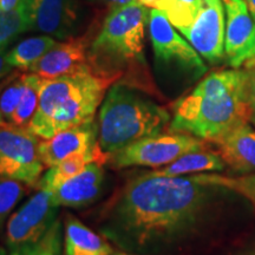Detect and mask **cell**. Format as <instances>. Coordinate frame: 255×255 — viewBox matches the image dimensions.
Instances as JSON below:
<instances>
[{"instance_id": "1", "label": "cell", "mask_w": 255, "mask_h": 255, "mask_svg": "<svg viewBox=\"0 0 255 255\" xmlns=\"http://www.w3.org/2000/svg\"><path fill=\"white\" fill-rule=\"evenodd\" d=\"M220 190L202 174L167 177L144 173L110 201L100 233L127 253L148 255L194 234Z\"/></svg>"}, {"instance_id": "2", "label": "cell", "mask_w": 255, "mask_h": 255, "mask_svg": "<svg viewBox=\"0 0 255 255\" xmlns=\"http://www.w3.org/2000/svg\"><path fill=\"white\" fill-rule=\"evenodd\" d=\"M148 18V8L139 2L110 11L89 47L92 73L114 84L157 95L144 56Z\"/></svg>"}, {"instance_id": "3", "label": "cell", "mask_w": 255, "mask_h": 255, "mask_svg": "<svg viewBox=\"0 0 255 255\" xmlns=\"http://www.w3.org/2000/svg\"><path fill=\"white\" fill-rule=\"evenodd\" d=\"M168 131L187 133L213 143L233 128L248 122L245 70L209 73L189 94L171 105Z\"/></svg>"}, {"instance_id": "4", "label": "cell", "mask_w": 255, "mask_h": 255, "mask_svg": "<svg viewBox=\"0 0 255 255\" xmlns=\"http://www.w3.org/2000/svg\"><path fill=\"white\" fill-rule=\"evenodd\" d=\"M114 83L89 69L41 82L39 103L27 131L49 139L63 130L94 121Z\"/></svg>"}, {"instance_id": "5", "label": "cell", "mask_w": 255, "mask_h": 255, "mask_svg": "<svg viewBox=\"0 0 255 255\" xmlns=\"http://www.w3.org/2000/svg\"><path fill=\"white\" fill-rule=\"evenodd\" d=\"M171 115L144 92L113 84L98 115V144L108 156L169 128Z\"/></svg>"}, {"instance_id": "6", "label": "cell", "mask_w": 255, "mask_h": 255, "mask_svg": "<svg viewBox=\"0 0 255 255\" xmlns=\"http://www.w3.org/2000/svg\"><path fill=\"white\" fill-rule=\"evenodd\" d=\"M205 141L187 133L162 132L145 137L109 156V164L115 169L130 167L161 168L170 164L187 152L203 150Z\"/></svg>"}, {"instance_id": "7", "label": "cell", "mask_w": 255, "mask_h": 255, "mask_svg": "<svg viewBox=\"0 0 255 255\" xmlns=\"http://www.w3.org/2000/svg\"><path fill=\"white\" fill-rule=\"evenodd\" d=\"M38 143L27 130L0 127V177L36 186L44 169Z\"/></svg>"}, {"instance_id": "8", "label": "cell", "mask_w": 255, "mask_h": 255, "mask_svg": "<svg viewBox=\"0 0 255 255\" xmlns=\"http://www.w3.org/2000/svg\"><path fill=\"white\" fill-rule=\"evenodd\" d=\"M149 36L156 62L165 65H177L193 72L195 77L203 75L207 66L189 41L177 33L163 12L151 8L148 18Z\"/></svg>"}, {"instance_id": "9", "label": "cell", "mask_w": 255, "mask_h": 255, "mask_svg": "<svg viewBox=\"0 0 255 255\" xmlns=\"http://www.w3.org/2000/svg\"><path fill=\"white\" fill-rule=\"evenodd\" d=\"M58 208L53 205L51 191L34 194L6 223L7 250L39 241L58 220Z\"/></svg>"}, {"instance_id": "10", "label": "cell", "mask_w": 255, "mask_h": 255, "mask_svg": "<svg viewBox=\"0 0 255 255\" xmlns=\"http://www.w3.org/2000/svg\"><path fill=\"white\" fill-rule=\"evenodd\" d=\"M28 31L40 32L62 40L77 37L83 21L78 0H23Z\"/></svg>"}, {"instance_id": "11", "label": "cell", "mask_w": 255, "mask_h": 255, "mask_svg": "<svg viewBox=\"0 0 255 255\" xmlns=\"http://www.w3.org/2000/svg\"><path fill=\"white\" fill-rule=\"evenodd\" d=\"M225 6L221 0H200L195 19L180 30L197 53L207 62L225 59Z\"/></svg>"}, {"instance_id": "12", "label": "cell", "mask_w": 255, "mask_h": 255, "mask_svg": "<svg viewBox=\"0 0 255 255\" xmlns=\"http://www.w3.org/2000/svg\"><path fill=\"white\" fill-rule=\"evenodd\" d=\"M225 59L233 69H240L255 58V21L245 0H225Z\"/></svg>"}, {"instance_id": "13", "label": "cell", "mask_w": 255, "mask_h": 255, "mask_svg": "<svg viewBox=\"0 0 255 255\" xmlns=\"http://www.w3.org/2000/svg\"><path fill=\"white\" fill-rule=\"evenodd\" d=\"M95 27L85 32L83 36L58 41L49 52L45 53L28 72L36 73L44 79H52L89 69L88 51L95 37Z\"/></svg>"}, {"instance_id": "14", "label": "cell", "mask_w": 255, "mask_h": 255, "mask_svg": "<svg viewBox=\"0 0 255 255\" xmlns=\"http://www.w3.org/2000/svg\"><path fill=\"white\" fill-rule=\"evenodd\" d=\"M98 143V124L95 121L63 130L38 143V155L44 167L51 168L77 152L88 151Z\"/></svg>"}, {"instance_id": "15", "label": "cell", "mask_w": 255, "mask_h": 255, "mask_svg": "<svg viewBox=\"0 0 255 255\" xmlns=\"http://www.w3.org/2000/svg\"><path fill=\"white\" fill-rule=\"evenodd\" d=\"M102 165L97 162L89 163L81 173L51 191L53 205L79 208L97 200L105 184V171Z\"/></svg>"}, {"instance_id": "16", "label": "cell", "mask_w": 255, "mask_h": 255, "mask_svg": "<svg viewBox=\"0 0 255 255\" xmlns=\"http://www.w3.org/2000/svg\"><path fill=\"white\" fill-rule=\"evenodd\" d=\"M226 167L240 175L255 173V129L241 123L213 143Z\"/></svg>"}, {"instance_id": "17", "label": "cell", "mask_w": 255, "mask_h": 255, "mask_svg": "<svg viewBox=\"0 0 255 255\" xmlns=\"http://www.w3.org/2000/svg\"><path fill=\"white\" fill-rule=\"evenodd\" d=\"M108 159H109V156L102 150L100 144L97 143L94 148L89 149L88 151L73 154L63 159L58 164L51 167L39 178L34 188L39 190L53 191L65 181L81 173L89 163L97 162V163L104 164L107 163Z\"/></svg>"}, {"instance_id": "18", "label": "cell", "mask_w": 255, "mask_h": 255, "mask_svg": "<svg viewBox=\"0 0 255 255\" xmlns=\"http://www.w3.org/2000/svg\"><path fill=\"white\" fill-rule=\"evenodd\" d=\"M113 247L104 237L96 234L75 216L65 219L64 255H111Z\"/></svg>"}, {"instance_id": "19", "label": "cell", "mask_w": 255, "mask_h": 255, "mask_svg": "<svg viewBox=\"0 0 255 255\" xmlns=\"http://www.w3.org/2000/svg\"><path fill=\"white\" fill-rule=\"evenodd\" d=\"M225 162L218 152L207 151L206 149H203V150L187 152L170 164L154 169L146 174L150 176L175 177L200 174L205 171H222L225 170Z\"/></svg>"}, {"instance_id": "20", "label": "cell", "mask_w": 255, "mask_h": 255, "mask_svg": "<svg viewBox=\"0 0 255 255\" xmlns=\"http://www.w3.org/2000/svg\"><path fill=\"white\" fill-rule=\"evenodd\" d=\"M58 43L53 37L38 36L21 40L6 55V59L13 69L28 71L33 64Z\"/></svg>"}, {"instance_id": "21", "label": "cell", "mask_w": 255, "mask_h": 255, "mask_svg": "<svg viewBox=\"0 0 255 255\" xmlns=\"http://www.w3.org/2000/svg\"><path fill=\"white\" fill-rule=\"evenodd\" d=\"M41 82H43V78L36 73H24V92L20 103L12 117V128L27 130L39 103Z\"/></svg>"}, {"instance_id": "22", "label": "cell", "mask_w": 255, "mask_h": 255, "mask_svg": "<svg viewBox=\"0 0 255 255\" xmlns=\"http://www.w3.org/2000/svg\"><path fill=\"white\" fill-rule=\"evenodd\" d=\"M200 0H159L157 7L178 31L189 26L195 19Z\"/></svg>"}, {"instance_id": "23", "label": "cell", "mask_w": 255, "mask_h": 255, "mask_svg": "<svg viewBox=\"0 0 255 255\" xmlns=\"http://www.w3.org/2000/svg\"><path fill=\"white\" fill-rule=\"evenodd\" d=\"M28 31V20L23 0L15 7L0 12V46L7 47L14 38Z\"/></svg>"}, {"instance_id": "24", "label": "cell", "mask_w": 255, "mask_h": 255, "mask_svg": "<svg viewBox=\"0 0 255 255\" xmlns=\"http://www.w3.org/2000/svg\"><path fill=\"white\" fill-rule=\"evenodd\" d=\"M206 182L220 187L225 190L233 191L247 201L255 208V173L232 177L219 174H202Z\"/></svg>"}, {"instance_id": "25", "label": "cell", "mask_w": 255, "mask_h": 255, "mask_svg": "<svg viewBox=\"0 0 255 255\" xmlns=\"http://www.w3.org/2000/svg\"><path fill=\"white\" fill-rule=\"evenodd\" d=\"M62 248V223L57 220L49 232L34 244L8 251V255H59Z\"/></svg>"}, {"instance_id": "26", "label": "cell", "mask_w": 255, "mask_h": 255, "mask_svg": "<svg viewBox=\"0 0 255 255\" xmlns=\"http://www.w3.org/2000/svg\"><path fill=\"white\" fill-rule=\"evenodd\" d=\"M24 92V73L20 70L13 72L12 78L2 89L0 94V115H1L4 122L7 127L12 128L11 121L12 117L17 110L19 103H20L21 96Z\"/></svg>"}, {"instance_id": "27", "label": "cell", "mask_w": 255, "mask_h": 255, "mask_svg": "<svg viewBox=\"0 0 255 255\" xmlns=\"http://www.w3.org/2000/svg\"><path fill=\"white\" fill-rule=\"evenodd\" d=\"M26 193L25 183L11 178L0 177V232L5 220Z\"/></svg>"}, {"instance_id": "28", "label": "cell", "mask_w": 255, "mask_h": 255, "mask_svg": "<svg viewBox=\"0 0 255 255\" xmlns=\"http://www.w3.org/2000/svg\"><path fill=\"white\" fill-rule=\"evenodd\" d=\"M244 70L248 122L255 128V62H247L245 64Z\"/></svg>"}, {"instance_id": "29", "label": "cell", "mask_w": 255, "mask_h": 255, "mask_svg": "<svg viewBox=\"0 0 255 255\" xmlns=\"http://www.w3.org/2000/svg\"><path fill=\"white\" fill-rule=\"evenodd\" d=\"M91 2L95 4L105 6L109 11H113L115 8L123 7L127 5H132V4H138V0H90ZM141 4V2H139Z\"/></svg>"}, {"instance_id": "30", "label": "cell", "mask_w": 255, "mask_h": 255, "mask_svg": "<svg viewBox=\"0 0 255 255\" xmlns=\"http://www.w3.org/2000/svg\"><path fill=\"white\" fill-rule=\"evenodd\" d=\"M6 55H7L6 49L0 50V81H2L13 72V68L9 65L7 59H6Z\"/></svg>"}, {"instance_id": "31", "label": "cell", "mask_w": 255, "mask_h": 255, "mask_svg": "<svg viewBox=\"0 0 255 255\" xmlns=\"http://www.w3.org/2000/svg\"><path fill=\"white\" fill-rule=\"evenodd\" d=\"M19 0H0V12H6L17 6Z\"/></svg>"}, {"instance_id": "32", "label": "cell", "mask_w": 255, "mask_h": 255, "mask_svg": "<svg viewBox=\"0 0 255 255\" xmlns=\"http://www.w3.org/2000/svg\"><path fill=\"white\" fill-rule=\"evenodd\" d=\"M14 72V71H13ZM13 72L11 73V75L9 76H7V77L6 78H4L2 79V81H0V94H1V91H2V89H4L5 87H6V84H7V83L9 82V79L12 78V75H13ZM0 127H5V128H9V127H7V124H6L5 122H4V120H2V117H1V115H0Z\"/></svg>"}, {"instance_id": "33", "label": "cell", "mask_w": 255, "mask_h": 255, "mask_svg": "<svg viewBox=\"0 0 255 255\" xmlns=\"http://www.w3.org/2000/svg\"><path fill=\"white\" fill-rule=\"evenodd\" d=\"M245 2H246L247 8L248 11H250L252 18H253L255 21V0H245Z\"/></svg>"}, {"instance_id": "34", "label": "cell", "mask_w": 255, "mask_h": 255, "mask_svg": "<svg viewBox=\"0 0 255 255\" xmlns=\"http://www.w3.org/2000/svg\"><path fill=\"white\" fill-rule=\"evenodd\" d=\"M142 5L146 6V7H150V8H156L157 7L159 0H138Z\"/></svg>"}, {"instance_id": "35", "label": "cell", "mask_w": 255, "mask_h": 255, "mask_svg": "<svg viewBox=\"0 0 255 255\" xmlns=\"http://www.w3.org/2000/svg\"><path fill=\"white\" fill-rule=\"evenodd\" d=\"M0 255H8V251L2 246H0Z\"/></svg>"}, {"instance_id": "36", "label": "cell", "mask_w": 255, "mask_h": 255, "mask_svg": "<svg viewBox=\"0 0 255 255\" xmlns=\"http://www.w3.org/2000/svg\"><path fill=\"white\" fill-rule=\"evenodd\" d=\"M111 255H146V254H133V253H127V252H122V253H115Z\"/></svg>"}, {"instance_id": "37", "label": "cell", "mask_w": 255, "mask_h": 255, "mask_svg": "<svg viewBox=\"0 0 255 255\" xmlns=\"http://www.w3.org/2000/svg\"><path fill=\"white\" fill-rule=\"evenodd\" d=\"M245 255H255V251L250 252V253H247V254H245Z\"/></svg>"}, {"instance_id": "38", "label": "cell", "mask_w": 255, "mask_h": 255, "mask_svg": "<svg viewBox=\"0 0 255 255\" xmlns=\"http://www.w3.org/2000/svg\"><path fill=\"white\" fill-rule=\"evenodd\" d=\"M6 49V47H1V46H0V50H5Z\"/></svg>"}, {"instance_id": "39", "label": "cell", "mask_w": 255, "mask_h": 255, "mask_svg": "<svg viewBox=\"0 0 255 255\" xmlns=\"http://www.w3.org/2000/svg\"><path fill=\"white\" fill-rule=\"evenodd\" d=\"M250 62H255V58H253V59H251Z\"/></svg>"}, {"instance_id": "40", "label": "cell", "mask_w": 255, "mask_h": 255, "mask_svg": "<svg viewBox=\"0 0 255 255\" xmlns=\"http://www.w3.org/2000/svg\"><path fill=\"white\" fill-rule=\"evenodd\" d=\"M223 1H225V0H223Z\"/></svg>"}]
</instances>
